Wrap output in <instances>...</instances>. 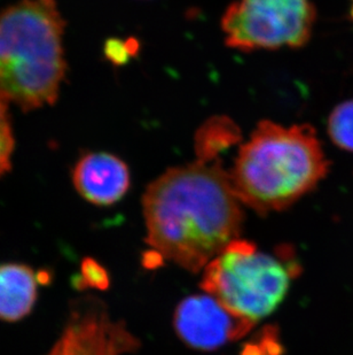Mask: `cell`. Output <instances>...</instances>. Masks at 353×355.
Returning <instances> with one entry per match:
<instances>
[{
  "label": "cell",
  "instance_id": "10",
  "mask_svg": "<svg viewBox=\"0 0 353 355\" xmlns=\"http://www.w3.org/2000/svg\"><path fill=\"white\" fill-rule=\"evenodd\" d=\"M241 139L240 128L232 119L215 116L206 121L195 135L197 160L213 162Z\"/></svg>",
  "mask_w": 353,
  "mask_h": 355
},
{
  "label": "cell",
  "instance_id": "4",
  "mask_svg": "<svg viewBox=\"0 0 353 355\" xmlns=\"http://www.w3.org/2000/svg\"><path fill=\"white\" fill-rule=\"evenodd\" d=\"M291 267L296 266L239 238L204 268L201 288L228 312L256 324L286 297Z\"/></svg>",
  "mask_w": 353,
  "mask_h": 355
},
{
  "label": "cell",
  "instance_id": "15",
  "mask_svg": "<svg viewBox=\"0 0 353 355\" xmlns=\"http://www.w3.org/2000/svg\"><path fill=\"white\" fill-rule=\"evenodd\" d=\"M352 1V6H351V17H352L353 19V0H351Z\"/></svg>",
  "mask_w": 353,
  "mask_h": 355
},
{
  "label": "cell",
  "instance_id": "8",
  "mask_svg": "<svg viewBox=\"0 0 353 355\" xmlns=\"http://www.w3.org/2000/svg\"><path fill=\"white\" fill-rule=\"evenodd\" d=\"M73 183L85 200L98 206L116 204L130 188V171L116 155L91 152L77 161Z\"/></svg>",
  "mask_w": 353,
  "mask_h": 355
},
{
  "label": "cell",
  "instance_id": "5",
  "mask_svg": "<svg viewBox=\"0 0 353 355\" xmlns=\"http://www.w3.org/2000/svg\"><path fill=\"white\" fill-rule=\"evenodd\" d=\"M311 0H235L221 19L227 46L244 52L298 49L311 38Z\"/></svg>",
  "mask_w": 353,
  "mask_h": 355
},
{
  "label": "cell",
  "instance_id": "14",
  "mask_svg": "<svg viewBox=\"0 0 353 355\" xmlns=\"http://www.w3.org/2000/svg\"><path fill=\"white\" fill-rule=\"evenodd\" d=\"M138 50L139 44L134 38H130L127 42L110 38L105 44V55L114 64H127L129 58L137 54Z\"/></svg>",
  "mask_w": 353,
  "mask_h": 355
},
{
  "label": "cell",
  "instance_id": "11",
  "mask_svg": "<svg viewBox=\"0 0 353 355\" xmlns=\"http://www.w3.org/2000/svg\"><path fill=\"white\" fill-rule=\"evenodd\" d=\"M328 134L334 144L353 152V99L344 101L332 112Z\"/></svg>",
  "mask_w": 353,
  "mask_h": 355
},
{
  "label": "cell",
  "instance_id": "7",
  "mask_svg": "<svg viewBox=\"0 0 353 355\" xmlns=\"http://www.w3.org/2000/svg\"><path fill=\"white\" fill-rule=\"evenodd\" d=\"M139 347V342L122 322L110 320L96 304L77 311L62 338L50 355H122Z\"/></svg>",
  "mask_w": 353,
  "mask_h": 355
},
{
  "label": "cell",
  "instance_id": "2",
  "mask_svg": "<svg viewBox=\"0 0 353 355\" xmlns=\"http://www.w3.org/2000/svg\"><path fill=\"white\" fill-rule=\"evenodd\" d=\"M328 168L314 127L265 120L241 145L228 175L242 205L264 215L283 211L312 191Z\"/></svg>",
  "mask_w": 353,
  "mask_h": 355
},
{
  "label": "cell",
  "instance_id": "13",
  "mask_svg": "<svg viewBox=\"0 0 353 355\" xmlns=\"http://www.w3.org/2000/svg\"><path fill=\"white\" fill-rule=\"evenodd\" d=\"M109 285L108 274L104 267L94 259H84L82 262V272L77 277V288H93L105 290Z\"/></svg>",
  "mask_w": 353,
  "mask_h": 355
},
{
  "label": "cell",
  "instance_id": "12",
  "mask_svg": "<svg viewBox=\"0 0 353 355\" xmlns=\"http://www.w3.org/2000/svg\"><path fill=\"white\" fill-rule=\"evenodd\" d=\"M8 103L5 98L0 97V178L10 171L15 148Z\"/></svg>",
  "mask_w": 353,
  "mask_h": 355
},
{
  "label": "cell",
  "instance_id": "9",
  "mask_svg": "<svg viewBox=\"0 0 353 355\" xmlns=\"http://www.w3.org/2000/svg\"><path fill=\"white\" fill-rule=\"evenodd\" d=\"M38 279L28 266L0 265V320L19 321L33 311L37 300Z\"/></svg>",
  "mask_w": 353,
  "mask_h": 355
},
{
  "label": "cell",
  "instance_id": "3",
  "mask_svg": "<svg viewBox=\"0 0 353 355\" xmlns=\"http://www.w3.org/2000/svg\"><path fill=\"white\" fill-rule=\"evenodd\" d=\"M66 24L55 0H20L0 12V97L24 112L55 104L67 73Z\"/></svg>",
  "mask_w": 353,
  "mask_h": 355
},
{
  "label": "cell",
  "instance_id": "6",
  "mask_svg": "<svg viewBox=\"0 0 353 355\" xmlns=\"http://www.w3.org/2000/svg\"><path fill=\"white\" fill-rule=\"evenodd\" d=\"M255 323L234 315L207 295H190L174 313L176 334L187 345L197 349H219L242 338Z\"/></svg>",
  "mask_w": 353,
  "mask_h": 355
},
{
  "label": "cell",
  "instance_id": "1",
  "mask_svg": "<svg viewBox=\"0 0 353 355\" xmlns=\"http://www.w3.org/2000/svg\"><path fill=\"white\" fill-rule=\"evenodd\" d=\"M146 243L161 260L204 270L240 238L242 202L219 160L168 169L143 197Z\"/></svg>",
  "mask_w": 353,
  "mask_h": 355
}]
</instances>
